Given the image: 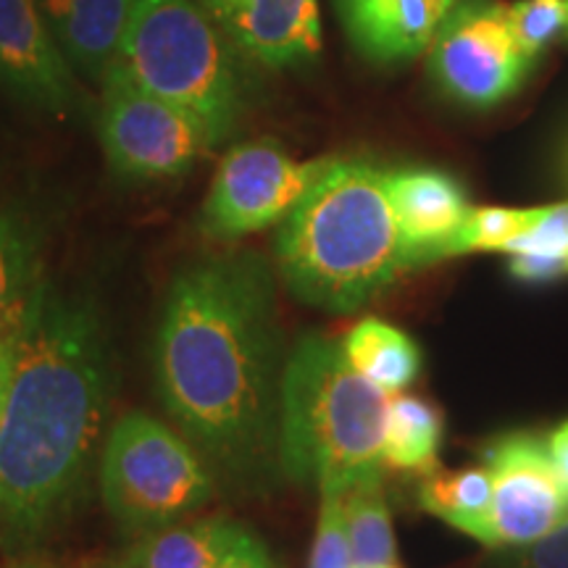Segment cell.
<instances>
[{"instance_id":"cell-1","label":"cell","mask_w":568,"mask_h":568,"mask_svg":"<svg viewBox=\"0 0 568 568\" xmlns=\"http://www.w3.org/2000/svg\"><path fill=\"white\" fill-rule=\"evenodd\" d=\"M153 366L163 408L216 471L258 485L280 468L282 335L261 255H211L174 276Z\"/></svg>"},{"instance_id":"cell-2","label":"cell","mask_w":568,"mask_h":568,"mask_svg":"<svg viewBox=\"0 0 568 568\" xmlns=\"http://www.w3.org/2000/svg\"><path fill=\"white\" fill-rule=\"evenodd\" d=\"M109 397L95 303L45 276L21 322L0 422V545L13 556L38 548L77 500Z\"/></svg>"},{"instance_id":"cell-3","label":"cell","mask_w":568,"mask_h":568,"mask_svg":"<svg viewBox=\"0 0 568 568\" xmlns=\"http://www.w3.org/2000/svg\"><path fill=\"white\" fill-rule=\"evenodd\" d=\"M276 268L297 301L353 314L406 272L385 169L364 159L322 166L280 222Z\"/></svg>"},{"instance_id":"cell-4","label":"cell","mask_w":568,"mask_h":568,"mask_svg":"<svg viewBox=\"0 0 568 568\" xmlns=\"http://www.w3.org/2000/svg\"><path fill=\"white\" fill-rule=\"evenodd\" d=\"M389 393L361 376L343 343L297 339L284 361L280 395V468L295 481L345 493L382 471Z\"/></svg>"},{"instance_id":"cell-5","label":"cell","mask_w":568,"mask_h":568,"mask_svg":"<svg viewBox=\"0 0 568 568\" xmlns=\"http://www.w3.org/2000/svg\"><path fill=\"white\" fill-rule=\"evenodd\" d=\"M109 74L195 113L219 142L245 111L234 48L201 0H134Z\"/></svg>"},{"instance_id":"cell-6","label":"cell","mask_w":568,"mask_h":568,"mask_svg":"<svg viewBox=\"0 0 568 568\" xmlns=\"http://www.w3.org/2000/svg\"><path fill=\"white\" fill-rule=\"evenodd\" d=\"M101 489L119 527L148 535L201 508L213 481L187 437L153 416L126 414L105 437Z\"/></svg>"},{"instance_id":"cell-7","label":"cell","mask_w":568,"mask_h":568,"mask_svg":"<svg viewBox=\"0 0 568 568\" xmlns=\"http://www.w3.org/2000/svg\"><path fill=\"white\" fill-rule=\"evenodd\" d=\"M98 113V132L111 169L132 182H163L193 172L195 163L219 145L195 113L161 101L109 74Z\"/></svg>"},{"instance_id":"cell-8","label":"cell","mask_w":568,"mask_h":568,"mask_svg":"<svg viewBox=\"0 0 568 568\" xmlns=\"http://www.w3.org/2000/svg\"><path fill=\"white\" fill-rule=\"evenodd\" d=\"M429 74L466 109H493L521 88L535 67L518 51L506 3L456 0L429 42Z\"/></svg>"},{"instance_id":"cell-9","label":"cell","mask_w":568,"mask_h":568,"mask_svg":"<svg viewBox=\"0 0 568 568\" xmlns=\"http://www.w3.org/2000/svg\"><path fill=\"white\" fill-rule=\"evenodd\" d=\"M322 161L297 163L280 142L253 140L234 145L213 174L201 211L211 240H232L280 224L314 182Z\"/></svg>"},{"instance_id":"cell-10","label":"cell","mask_w":568,"mask_h":568,"mask_svg":"<svg viewBox=\"0 0 568 568\" xmlns=\"http://www.w3.org/2000/svg\"><path fill=\"white\" fill-rule=\"evenodd\" d=\"M493 477V506L481 545L521 548L568 516V493L548 453V439L510 432L485 450Z\"/></svg>"},{"instance_id":"cell-11","label":"cell","mask_w":568,"mask_h":568,"mask_svg":"<svg viewBox=\"0 0 568 568\" xmlns=\"http://www.w3.org/2000/svg\"><path fill=\"white\" fill-rule=\"evenodd\" d=\"M0 84L51 113H67L77 103L71 63L38 0H0Z\"/></svg>"},{"instance_id":"cell-12","label":"cell","mask_w":568,"mask_h":568,"mask_svg":"<svg viewBox=\"0 0 568 568\" xmlns=\"http://www.w3.org/2000/svg\"><path fill=\"white\" fill-rule=\"evenodd\" d=\"M385 182L406 268L450 258L453 240L471 213L456 176L443 169L403 166L385 169Z\"/></svg>"},{"instance_id":"cell-13","label":"cell","mask_w":568,"mask_h":568,"mask_svg":"<svg viewBox=\"0 0 568 568\" xmlns=\"http://www.w3.org/2000/svg\"><path fill=\"white\" fill-rule=\"evenodd\" d=\"M237 51L272 69L322 51L318 0H201Z\"/></svg>"},{"instance_id":"cell-14","label":"cell","mask_w":568,"mask_h":568,"mask_svg":"<svg viewBox=\"0 0 568 568\" xmlns=\"http://www.w3.org/2000/svg\"><path fill=\"white\" fill-rule=\"evenodd\" d=\"M353 48L374 63L414 61L456 0H335Z\"/></svg>"},{"instance_id":"cell-15","label":"cell","mask_w":568,"mask_h":568,"mask_svg":"<svg viewBox=\"0 0 568 568\" xmlns=\"http://www.w3.org/2000/svg\"><path fill=\"white\" fill-rule=\"evenodd\" d=\"M38 3L71 67L103 82L116 61L134 0H38Z\"/></svg>"},{"instance_id":"cell-16","label":"cell","mask_w":568,"mask_h":568,"mask_svg":"<svg viewBox=\"0 0 568 568\" xmlns=\"http://www.w3.org/2000/svg\"><path fill=\"white\" fill-rule=\"evenodd\" d=\"M45 245L40 213L21 203H0V329L24 322L48 276Z\"/></svg>"},{"instance_id":"cell-17","label":"cell","mask_w":568,"mask_h":568,"mask_svg":"<svg viewBox=\"0 0 568 568\" xmlns=\"http://www.w3.org/2000/svg\"><path fill=\"white\" fill-rule=\"evenodd\" d=\"M243 527L226 518L176 521L142 535L103 568H213Z\"/></svg>"},{"instance_id":"cell-18","label":"cell","mask_w":568,"mask_h":568,"mask_svg":"<svg viewBox=\"0 0 568 568\" xmlns=\"http://www.w3.org/2000/svg\"><path fill=\"white\" fill-rule=\"evenodd\" d=\"M343 351L355 372L389 395L408 389L422 374V351L414 337L382 318L355 324L347 332Z\"/></svg>"},{"instance_id":"cell-19","label":"cell","mask_w":568,"mask_h":568,"mask_svg":"<svg viewBox=\"0 0 568 568\" xmlns=\"http://www.w3.org/2000/svg\"><path fill=\"white\" fill-rule=\"evenodd\" d=\"M443 414L429 400L414 395L389 397L382 460L400 471L432 474L443 443Z\"/></svg>"},{"instance_id":"cell-20","label":"cell","mask_w":568,"mask_h":568,"mask_svg":"<svg viewBox=\"0 0 568 568\" xmlns=\"http://www.w3.org/2000/svg\"><path fill=\"white\" fill-rule=\"evenodd\" d=\"M418 503L426 514L443 518L453 529L481 542L493 506V477L487 466L460 471H432L418 489Z\"/></svg>"},{"instance_id":"cell-21","label":"cell","mask_w":568,"mask_h":568,"mask_svg":"<svg viewBox=\"0 0 568 568\" xmlns=\"http://www.w3.org/2000/svg\"><path fill=\"white\" fill-rule=\"evenodd\" d=\"M353 568L397 566L393 516L382 487V471L368 474L343 493Z\"/></svg>"},{"instance_id":"cell-22","label":"cell","mask_w":568,"mask_h":568,"mask_svg":"<svg viewBox=\"0 0 568 568\" xmlns=\"http://www.w3.org/2000/svg\"><path fill=\"white\" fill-rule=\"evenodd\" d=\"M539 209H471L450 245L453 255L500 253L510 240L535 224Z\"/></svg>"},{"instance_id":"cell-23","label":"cell","mask_w":568,"mask_h":568,"mask_svg":"<svg viewBox=\"0 0 568 568\" xmlns=\"http://www.w3.org/2000/svg\"><path fill=\"white\" fill-rule=\"evenodd\" d=\"M506 21L518 51L537 63L539 55L568 32V9L564 0H516L506 6Z\"/></svg>"},{"instance_id":"cell-24","label":"cell","mask_w":568,"mask_h":568,"mask_svg":"<svg viewBox=\"0 0 568 568\" xmlns=\"http://www.w3.org/2000/svg\"><path fill=\"white\" fill-rule=\"evenodd\" d=\"M318 495H322V506H318L316 539L311 548L308 568H353L343 493L318 489Z\"/></svg>"},{"instance_id":"cell-25","label":"cell","mask_w":568,"mask_h":568,"mask_svg":"<svg viewBox=\"0 0 568 568\" xmlns=\"http://www.w3.org/2000/svg\"><path fill=\"white\" fill-rule=\"evenodd\" d=\"M500 253H531L568 261V201L539 205L535 224H531L527 232H521L518 237L510 240Z\"/></svg>"},{"instance_id":"cell-26","label":"cell","mask_w":568,"mask_h":568,"mask_svg":"<svg viewBox=\"0 0 568 568\" xmlns=\"http://www.w3.org/2000/svg\"><path fill=\"white\" fill-rule=\"evenodd\" d=\"M510 568H568V516L545 537L521 545Z\"/></svg>"},{"instance_id":"cell-27","label":"cell","mask_w":568,"mask_h":568,"mask_svg":"<svg viewBox=\"0 0 568 568\" xmlns=\"http://www.w3.org/2000/svg\"><path fill=\"white\" fill-rule=\"evenodd\" d=\"M508 274L518 282H529V284L556 282L560 276H568V261L550 258V255L518 253V255H510Z\"/></svg>"},{"instance_id":"cell-28","label":"cell","mask_w":568,"mask_h":568,"mask_svg":"<svg viewBox=\"0 0 568 568\" xmlns=\"http://www.w3.org/2000/svg\"><path fill=\"white\" fill-rule=\"evenodd\" d=\"M213 568H280V566L274 564L272 556H268L264 542L243 527V531H240L237 539L232 542V548L224 552L222 560H219Z\"/></svg>"},{"instance_id":"cell-29","label":"cell","mask_w":568,"mask_h":568,"mask_svg":"<svg viewBox=\"0 0 568 568\" xmlns=\"http://www.w3.org/2000/svg\"><path fill=\"white\" fill-rule=\"evenodd\" d=\"M548 453H550L552 466H556L558 477H560V481H564V487L568 493V418L550 432Z\"/></svg>"},{"instance_id":"cell-30","label":"cell","mask_w":568,"mask_h":568,"mask_svg":"<svg viewBox=\"0 0 568 568\" xmlns=\"http://www.w3.org/2000/svg\"><path fill=\"white\" fill-rule=\"evenodd\" d=\"M19 326H11V329H0V387L9 385L11 372H13V358H17L19 347Z\"/></svg>"},{"instance_id":"cell-31","label":"cell","mask_w":568,"mask_h":568,"mask_svg":"<svg viewBox=\"0 0 568 568\" xmlns=\"http://www.w3.org/2000/svg\"><path fill=\"white\" fill-rule=\"evenodd\" d=\"M564 3H566V9H568V0H564Z\"/></svg>"},{"instance_id":"cell-32","label":"cell","mask_w":568,"mask_h":568,"mask_svg":"<svg viewBox=\"0 0 568 568\" xmlns=\"http://www.w3.org/2000/svg\"><path fill=\"white\" fill-rule=\"evenodd\" d=\"M393 568H397V566H393Z\"/></svg>"}]
</instances>
